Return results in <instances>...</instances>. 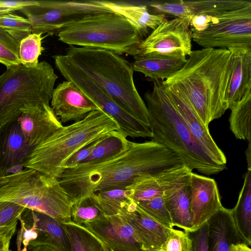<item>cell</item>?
I'll return each mask as SVG.
<instances>
[{
	"instance_id": "obj_1",
	"label": "cell",
	"mask_w": 251,
	"mask_h": 251,
	"mask_svg": "<svg viewBox=\"0 0 251 251\" xmlns=\"http://www.w3.org/2000/svg\"><path fill=\"white\" fill-rule=\"evenodd\" d=\"M182 164L180 158L159 143L128 141L125 151L104 162L60 169L55 177L74 204L92 193L126 189L137 177Z\"/></svg>"
},
{
	"instance_id": "obj_2",
	"label": "cell",
	"mask_w": 251,
	"mask_h": 251,
	"mask_svg": "<svg viewBox=\"0 0 251 251\" xmlns=\"http://www.w3.org/2000/svg\"><path fill=\"white\" fill-rule=\"evenodd\" d=\"M228 49L192 50L182 68L163 84L173 86L188 99L204 126L228 109L226 89L230 74Z\"/></svg>"
},
{
	"instance_id": "obj_3",
	"label": "cell",
	"mask_w": 251,
	"mask_h": 251,
	"mask_svg": "<svg viewBox=\"0 0 251 251\" xmlns=\"http://www.w3.org/2000/svg\"><path fill=\"white\" fill-rule=\"evenodd\" d=\"M153 140L178 156L183 165L207 176L217 175L226 166L214 163L195 139L167 93L160 80L144 95Z\"/></svg>"
},
{
	"instance_id": "obj_4",
	"label": "cell",
	"mask_w": 251,
	"mask_h": 251,
	"mask_svg": "<svg viewBox=\"0 0 251 251\" xmlns=\"http://www.w3.org/2000/svg\"><path fill=\"white\" fill-rule=\"evenodd\" d=\"M64 55L125 111L151 126L150 114L136 88L129 62L113 51L96 48L70 46Z\"/></svg>"
},
{
	"instance_id": "obj_5",
	"label": "cell",
	"mask_w": 251,
	"mask_h": 251,
	"mask_svg": "<svg viewBox=\"0 0 251 251\" xmlns=\"http://www.w3.org/2000/svg\"><path fill=\"white\" fill-rule=\"evenodd\" d=\"M114 130L116 122L100 110L89 113L83 119L62 126L33 148L23 166L55 177L63 163L79 149Z\"/></svg>"
},
{
	"instance_id": "obj_6",
	"label": "cell",
	"mask_w": 251,
	"mask_h": 251,
	"mask_svg": "<svg viewBox=\"0 0 251 251\" xmlns=\"http://www.w3.org/2000/svg\"><path fill=\"white\" fill-rule=\"evenodd\" d=\"M0 201L63 221L71 220L74 202L70 195L55 177L33 169L0 175Z\"/></svg>"
},
{
	"instance_id": "obj_7",
	"label": "cell",
	"mask_w": 251,
	"mask_h": 251,
	"mask_svg": "<svg viewBox=\"0 0 251 251\" xmlns=\"http://www.w3.org/2000/svg\"><path fill=\"white\" fill-rule=\"evenodd\" d=\"M57 78L46 61L32 68L20 64L7 68L0 75V128L17 120L23 110L50 104Z\"/></svg>"
},
{
	"instance_id": "obj_8",
	"label": "cell",
	"mask_w": 251,
	"mask_h": 251,
	"mask_svg": "<svg viewBox=\"0 0 251 251\" xmlns=\"http://www.w3.org/2000/svg\"><path fill=\"white\" fill-rule=\"evenodd\" d=\"M58 40L70 46L104 49L130 54L141 41L135 29L114 13L87 15L57 33Z\"/></svg>"
},
{
	"instance_id": "obj_9",
	"label": "cell",
	"mask_w": 251,
	"mask_h": 251,
	"mask_svg": "<svg viewBox=\"0 0 251 251\" xmlns=\"http://www.w3.org/2000/svg\"><path fill=\"white\" fill-rule=\"evenodd\" d=\"M199 31L192 40L203 48H251V2L242 7L215 14H199Z\"/></svg>"
},
{
	"instance_id": "obj_10",
	"label": "cell",
	"mask_w": 251,
	"mask_h": 251,
	"mask_svg": "<svg viewBox=\"0 0 251 251\" xmlns=\"http://www.w3.org/2000/svg\"><path fill=\"white\" fill-rule=\"evenodd\" d=\"M56 67L67 80L73 82L89 99L117 124L126 138H151V127L145 125L118 104L80 69L64 54L53 56Z\"/></svg>"
},
{
	"instance_id": "obj_11",
	"label": "cell",
	"mask_w": 251,
	"mask_h": 251,
	"mask_svg": "<svg viewBox=\"0 0 251 251\" xmlns=\"http://www.w3.org/2000/svg\"><path fill=\"white\" fill-rule=\"evenodd\" d=\"M20 11L29 21L32 33L53 34L68 25L91 14L113 13L102 0H35Z\"/></svg>"
},
{
	"instance_id": "obj_12",
	"label": "cell",
	"mask_w": 251,
	"mask_h": 251,
	"mask_svg": "<svg viewBox=\"0 0 251 251\" xmlns=\"http://www.w3.org/2000/svg\"><path fill=\"white\" fill-rule=\"evenodd\" d=\"M190 21L177 17L167 20L141 41L129 55L186 58L192 51Z\"/></svg>"
},
{
	"instance_id": "obj_13",
	"label": "cell",
	"mask_w": 251,
	"mask_h": 251,
	"mask_svg": "<svg viewBox=\"0 0 251 251\" xmlns=\"http://www.w3.org/2000/svg\"><path fill=\"white\" fill-rule=\"evenodd\" d=\"M19 220L18 251H30L39 245L49 246L58 251H72L63 221L27 208Z\"/></svg>"
},
{
	"instance_id": "obj_14",
	"label": "cell",
	"mask_w": 251,
	"mask_h": 251,
	"mask_svg": "<svg viewBox=\"0 0 251 251\" xmlns=\"http://www.w3.org/2000/svg\"><path fill=\"white\" fill-rule=\"evenodd\" d=\"M83 226L112 251H144L133 228L121 214L103 215Z\"/></svg>"
},
{
	"instance_id": "obj_15",
	"label": "cell",
	"mask_w": 251,
	"mask_h": 251,
	"mask_svg": "<svg viewBox=\"0 0 251 251\" xmlns=\"http://www.w3.org/2000/svg\"><path fill=\"white\" fill-rule=\"evenodd\" d=\"M163 85L185 124L205 152L216 164L226 166V158L224 153L216 144L209 128L204 126L188 99L177 88Z\"/></svg>"
},
{
	"instance_id": "obj_16",
	"label": "cell",
	"mask_w": 251,
	"mask_h": 251,
	"mask_svg": "<svg viewBox=\"0 0 251 251\" xmlns=\"http://www.w3.org/2000/svg\"><path fill=\"white\" fill-rule=\"evenodd\" d=\"M190 185V209L195 231L207 223L223 206L214 179L192 172Z\"/></svg>"
},
{
	"instance_id": "obj_17",
	"label": "cell",
	"mask_w": 251,
	"mask_h": 251,
	"mask_svg": "<svg viewBox=\"0 0 251 251\" xmlns=\"http://www.w3.org/2000/svg\"><path fill=\"white\" fill-rule=\"evenodd\" d=\"M60 122H76L91 112L100 110L73 82L63 81L54 88L50 105Z\"/></svg>"
},
{
	"instance_id": "obj_18",
	"label": "cell",
	"mask_w": 251,
	"mask_h": 251,
	"mask_svg": "<svg viewBox=\"0 0 251 251\" xmlns=\"http://www.w3.org/2000/svg\"><path fill=\"white\" fill-rule=\"evenodd\" d=\"M28 146H38L63 125L50 104L32 106L22 111L17 119Z\"/></svg>"
},
{
	"instance_id": "obj_19",
	"label": "cell",
	"mask_w": 251,
	"mask_h": 251,
	"mask_svg": "<svg viewBox=\"0 0 251 251\" xmlns=\"http://www.w3.org/2000/svg\"><path fill=\"white\" fill-rule=\"evenodd\" d=\"M132 227L144 251H156L166 241L171 228L153 218L134 201L121 214Z\"/></svg>"
},
{
	"instance_id": "obj_20",
	"label": "cell",
	"mask_w": 251,
	"mask_h": 251,
	"mask_svg": "<svg viewBox=\"0 0 251 251\" xmlns=\"http://www.w3.org/2000/svg\"><path fill=\"white\" fill-rule=\"evenodd\" d=\"M192 172L183 164L163 171L145 175L136 178L126 189L135 202L163 195L164 192L181 177Z\"/></svg>"
},
{
	"instance_id": "obj_21",
	"label": "cell",
	"mask_w": 251,
	"mask_h": 251,
	"mask_svg": "<svg viewBox=\"0 0 251 251\" xmlns=\"http://www.w3.org/2000/svg\"><path fill=\"white\" fill-rule=\"evenodd\" d=\"M32 150L17 120L0 128V171L3 174L14 167L23 166Z\"/></svg>"
},
{
	"instance_id": "obj_22",
	"label": "cell",
	"mask_w": 251,
	"mask_h": 251,
	"mask_svg": "<svg viewBox=\"0 0 251 251\" xmlns=\"http://www.w3.org/2000/svg\"><path fill=\"white\" fill-rule=\"evenodd\" d=\"M228 50L231 56L226 100L230 109L251 89V48L240 47Z\"/></svg>"
},
{
	"instance_id": "obj_23",
	"label": "cell",
	"mask_w": 251,
	"mask_h": 251,
	"mask_svg": "<svg viewBox=\"0 0 251 251\" xmlns=\"http://www.w3.org/2000/svg\"><path fill=\"white\" fill-rule=\"evenodd\" d=\"M190 172L164 192L174 226L191 232L194 231L190 209Z\"/></svg>"
},
{
	"instance_id": "obj_24",
	"label": "cell",
	"mask_w": 251,
	"mask_h": 251,
	"mask_svg": "<svg viewBox=\"0 0 251 251\" xmlns=\"http://www.w3.org/2000/svg\"><path fill=\"white\" fill-rule=\"evenodd\" d=\"M207 223L209 251H229L232 244L242 242L233 224L231 209L223 207Z\"/></svg>"
},
{
	"instance_id": "obj_25",
	"label": "cell",
	"mask_w": 251,
	"mask_h": 251,
	"mask_svg": "<svg viewBox=\"0 0 251 251\" xmlns=\"http://www.w3.org/2000/svg\"><path fill=\"white\" fill-rule=\"evenodd\" d=\"M102 3L113 13L126 20L140 37L146 36L149 29L154 30L167 20L164 14L150 13L146 5H129L106 0H102Z\"/></svg>"
},
{
	"instance_id": "obj_26",
	"label": "cell",
	"mask_w": 251,
	"mask_h": 251,
	"mask_svg": "<svg viewBox=\"0 0 251 251\" xmlns=\"http://www.w3.org/2000/svg\"><path fill=\"white\" fill-rule=\"evenodd\" d=\"M132 63L134 71L143 74L153 80L164 81L179 71L187 58L145 55L134 56Z\"/></svg>"
},
{
	"instance_id": "obj_27",
	"label": "cell",
	"mask_w": 251,
	"mask_h": 251,
	"mask_svg": "<svg viewBox=\"0 0 251 251\" xmlns=\"http://www.w3.org/2000/svg\"><path fill=\"white\" fill-rule=\"evenodd\" d=\"M236 205L231 209L234 225L242 241L251 245V169H247Z\"/></svg>"
},
{
	"instance_id": "obj_28",
	"label": "cell",
	"mask_w": 251,
	"mask_h": 251,
	"mask_svg": "<svg viewBox=\"0 0 251 251\" xmlns=\"http://www.w3.org/2000/svg\"><path fill=\"white\" fill-rule=\"evenodd\" d=\"M128 141L119 131L107 133L98 143L90 154L79 164H91L105 161L126 150Z\"/></svg>"
},
{
	"instance_id": "obj_29",
	"label": "cell",
	"mask_w": 251,
	"mask_h": 251,
	"mask_svg": "<svg viewBox=\"0 0 251 251\" xmlns=\"http://www.w3.org/2000/svg\"><path fill=\"white\" fill-rule=\"evenodd\" d=\"M229 109V127L236 138L251 140V89Z\"/></svg>"
},
{
	"instance_id": "obj_30",
	"label": "cell",
	"mask_w": 251,
	"mask_h": 251,
	"mask_svg": "<svg viewBox=\"0 0 251 251\" xmlns=\"http://www.w3.org/2000/svg\"><path fill=\"white\" fill-rule=\"evenodd\" d=\"M89 197L105 216L120 214L133 201L127 189L97 191Z\"/></svg>"
},
{
	"instance_id": "obj_31",
	"label": "cell",
	"mask_w": 251,
	"mask_h": 251,
	"mask_svg": "<svg viewBox=\"0 0 251 251\" xmlns=\"http://www.w3.org/2000/svg\"><path fill=\"white\" fill-rule=\"evenodd\" d=\"M72 251H106L104 245L82 225L63 221Z\"/></svg>"
},
{
	"instance_id": "obj_32",
	"label": "cell",
	"mask_w": 251,
	"mask_h": 251,
	"mask_svg": "<svg viewBox=\"0 0 251 251\" xmlns=\"http://www.w3.org/2000/svg\"><path fill=\"white\" fill-rule=\"evenodd\" d=\"M185 2L190 10L191 18L196 15L214 14L242 7L251 2L245 0H207Z\"/></svg>"
},
{
	"instance_id": "obj_33",
	"label": "cell",
	"mask_w": 251,
	"mask_h": 251,
	"mask_svg": "<svg viewBox=\"0 0 251 251\" xmlns=\"http://www.w3.org/2000/svg\"><path fill=\"white\" fill-rule=\"evenodd\" d=\"M42 35L31 33L20 41L19 56L20 63L23 65L32 68L39 63L38 58L43 50Z\"/></svg>"
},
{
	"instance_id": "obj_34",
	"label": "cell",
	"mask_w": 251,
	"mask_h": 251,
	"mask_svg": "<svg viewBox=\"0 0 251 251\" xmlns=\"http://www.w3.org/2000/svg\"><path fill=\"white\" fill-rule=\"evenodd\" d=\"M136 203L142 210L159 223L168 227L174 228L164 194Z\"/></svg>"
},
{
	"instance_id": "obj_35",
	"label": "cell",
	"mask_w": 251,
	"mask_h": 251,
	"mask_svg": "<svg viewBox=\"0 0 251 251\" xmlns=\"http://www.w3.org/2000/svg\"><path fill=\"white\" fill-rule=\"evenodd\" d=\"M0 28L19 41L32 33L29 21L11 12L0 16Z\"/></svg>"
},
{
	"instance_id": "obj_36",
	"label": "cell",
	"mask_w": 251,
	"mask_h": 251,
	"mask_svg": "<svg viewBox=\"0 0 251 251\" xmlns=\"http://www.w3.org/2000/svg\"><path fill=\"white\" fill-rule=\"evenodd\" d=\"M104 214L95 204L89 197L75 202L72 207L71 220L74 223L83 225L97 220Z\"/></svg>"
},
{
	"instance_id": "obj_37",
	"label": "cell",
	"mask_w": 251,
	"mask_h": 251,
	"mask_svg": "<svg viewBox=\"0 0 251 251\" xmlns=\"http://www.w3.org/2000/svg\"><path fill=\"white\" fill-rule=\"evenodd\" d=\"M20 42L0 28V63L7 68L21 64L19 56Z\"/></svg>"
},
{
	"instance_id": "obj_38",
	"label": "cell",
	"mask_w": 251,
	"mask_h": 251,
	"mask_svg": "<svg viewBox=\"0 0 251 251\" xmlns=\"http://www.w3.org/2000/svg\"><path fill=\"white\" fill-rule=\"evenodd\" d=\"M192 240L189 232L171 228L164 243L156 251H191Z\"/></svg>"
},
{
	"instance_id": "obj_39",
	"label": "cell",
	"mask_w": 251,
	"mask_h": 251,
	"mask_svg": "<svg viewBox=\"0 0 251 251\" xmlns=\"http://www.w3.org/2000/svg\"><path fill=\"white\" fill-rule=\"evenodd\" d=\"M25 209L12 202L0 201V227L16 226L18 221Z\"/></svg>"
},
{
	"instance_id": "obj_40",
	"label": "cell",
	"mask_w": 251,
	"mask_h": 251,
	"mask_svg": "<svg viewBox=\"0 0 251 251\" xmlns=\"http://www.w3.org/2000/svg\"><path fill=\"white\" fill-rule=\"evenodd\" d=\"M150 6L160 14H169L177 18L191 19V15L185 0H174L156 2L150 4Z\"/></svg>"
},
{
	"instance_id": "obj_41",
	"label": "cell",
	"mask_w": 251,
	"mask_h": 251,
	"mask_svg": "<svg viewBox=\"0 0 251 251\" xmlns=\"http://www.w3.org/2000/svg\"><path fill=\"white\" fill-rule=\"evenodd\" d=\"M106 134L79 149L69 157L59 169L72 168L79 165L90 154L96 145Z\"/></svg>"
},
{
	"instance_id": "obj_42",
	"label": "cell",
	"mask_w": 251,
	"mask_h": 251,
	"mask_svg": "<svg viewBox=\"0 0 251 251\" xmlns=\"http://www.w3.org/2000/svg\"><path fill=\"white\" fill-rule=\"evenodd\" d=\"M189 233L192 240L191 251H209L207 222L197 230Z\"/></svg>"
},
{
	"instance_id": "obj_43",
	"label": "cell",
	"mask_w": 251,
	"mask_h": 251,
	"mask_svg": "<svg viewBox=\"0 0 251 251\" xmlns=\"http://www.w3.org/2000/svg\"><path fill=\"white\" fill-rule=\"evenodd\" d=\"M35 0H0V6L20 10L24 7L33 4Z\"/></svg>"
},
{
	"instance_id": "obj_44",
	"label": "cell",
	"mask_w": 251,
	"mask_h": 251,
	"mask_svg": "<svg viewBox=\"0 0 251 251\" xmlns=\"http://www.w3.org/2000/svg\"><path fill=\"white\" fill-rule=\"evenodd\" d=\"M229 251H251L250 246L244 243L232 244Z\"/></svg>"
},
{
	"instance_id": "obj_45",
	"label": "cell",
	"mask_w": 251,
	"mask_h": 251,
	"mask_svg": "<svg viewBox=\"0 0 251 251\" xmlns=\"http://www.w3.org/2000/svg\"><path fill=\"white\" fill-rule=\"evenodd\" d=\"M30 251H58L54 248L47 245H39L32 248Z\"/></svg>"
},
{
	"instance_id": "obj_46",
	"label": "cell",
	"mask_w": 251,
	"mask_h": 251,
	"mask_svg": "<svg viewBox=\"0 0 251 251\" xmlns=\"http://www.w3.org/2000/svg\"><path fill=\"white\" fill-rule=\"evenodd\" d=\"M11 239V237H0V251L9 246Z\"/></svg>"
},
{
	"instance_id": "obj_47",
	"label": "cell",
	"mask_w": 251,
	"mask_h": 251,
	"mask_svg": "<svg viewBox=\"0 0 251 251\" xmlns=\"http://www.w3.org/2000/svg\"><path fill=\"white\" fill-rule=\"evenodd\" d=\"M248 148L246 151V158L248 163L247 169H251V140L248 141Z\"/></svg>"
},
{
	"instance_id": "obj_48",
	"label": "cell",
	"mask_w": 251,
	"mask_h": 251,
	"mask_svg": "<svg viewBox=\"0 0 251 251\" xmlns=\"http://www.w3.org/2000/svg\"><path fill=\"white\" fill-rule=\"evenodd\" d=\"M14 11L15 10L12 8L0 6V16L8 13H11Z\"/></svg>"
},
{
	"instance_id": "obj_49",
	"label": "cell",
	"mask_w": 251,
	"mask_h": 251,
	"mask_svg": "<svg viewBox=\"0 0 251 251\" xmlns=\"http://www.w3.org/2000/svg\"><path fill=\"white\" fill-rule=\"evenodd\" d=\"M9 246H7L6 248H5L3 250H2V251H11L10 249H9Z\"/></svg>"
},
{
	"instance_id": "obj_50",
	"label": "cell",
	"mask_w": 251,
	"mask_h": 251,
	"mask_svg": "<svg viewBox=\"0 0 251 251\" xmlns=\"http://www.w3.org/2000/svg\"><path fill=\"white\" fill-rule=\"evenodd\" d=\"M104 246H105V249L106 251H112L111 250L109 249L108 247H107L105 245H104Z\"/></svg>"
},
{
	"instance_id": "obj_51",
	"label": "cell",
	"mask_w": 251,
	"mask_h": 251,
	"mask_svg": "<svg viewBox=\"0 0 251 251\" xmlns=\"http://www.w3.org/2000/svg\"><path fill=\"white\" fill-rule=\"evenodd\" d=\"M2 173L0 171V175H2Z\"/></svg>"
}]
</instances>
